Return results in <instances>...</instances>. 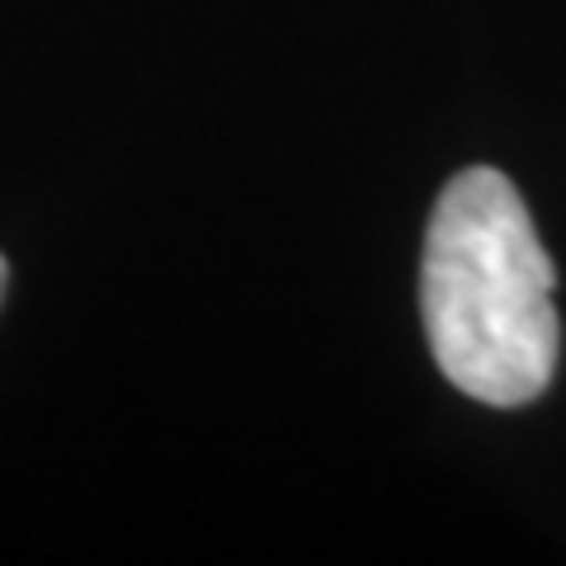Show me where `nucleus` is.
<instances>
[{
    "instance_id": "1",
    "label": "nucleus",
    "mask_w": 566,
    "mask_h": 566,
    "mask_svg": "<svg viewBox=\"0 0 566 566\" xmlns=\"http://www.w3.org/2000/svg\"><path fill=\"white\" fill-rule=\"evenodd\" d=\"M557 270L520 189L468 166L439 193L420 255V316L430 354L458 392L528 406L557 374Z\"/></svg>"
},
{
    "instance_id": "2",
    "label": "nucleus",
    "mask_w": 566,
    "mask_h": 566,
    "mask_svg": "<svg viewBox=\"0 0 566 566\" xmlns=\"http://www.w3.org/2000/svg\"><path fill=\"white\" fill-rule=\"evenodd\" d=\"M6 279H10V270H6V260H0V297H6Z\"/></svg>"
}]
</instances>
